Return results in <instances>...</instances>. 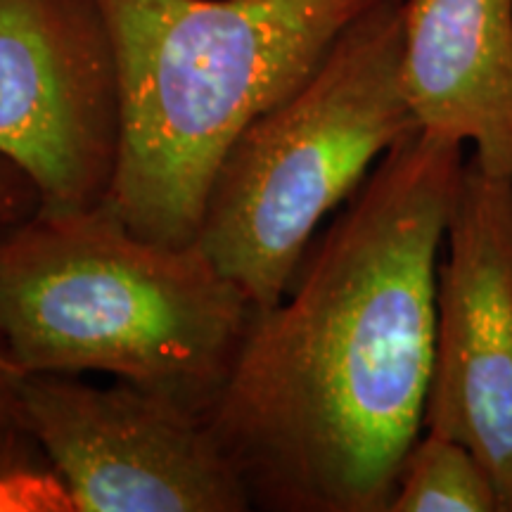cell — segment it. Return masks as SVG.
I'll list each match as a JSON object with an SVG mask.
<instances>
[{"label":"cell","mask_w":512,"mask_h":512,"mask_svg":"<svg viewBox=\"0 0 512 512\" xmlns=\"http://www.w3.org/2000/svg\"><path fill=\"white\" fill-rule=\"evenodd\" d=\"M382 0H100L119 72L107 207L143 238L197 242L216 171Z\"/></svg>","instance_id":"cell-2"},{"label":"cell","mask_w":512,"mask_h":512,"mask_svg":"<svg viewBox=\"0 0 512 512\" xmlns=\"http://www.w3.org/2000/svg\"><path fill=\"white\" fill-rule=\"evenodd\" d=\"M463 169V145L403 138L285 297L254 313L209 413L254 508L389 512L425 432L437 268Z\"/></svg>","instance_id":"cell-1"},{"label":"cell","mask_w":512,"mask_h":512,"mask_svg":"<svg viewBox=\"0 0 512 512\" xmlns=\"http://www.w3.org/2000/svg\"><path fill=\"white\" fill-rule=\"evenodd\" d=\"M256 306L192 245L107 204L0 228V328L19 373H105L209 418Z\"/></svg>","instance_id":"cell-3"},{"label":"cell","mask_w":512,"mask_h":512,"mask_svg":"<svg viewBox=\"0 0 512 512\" xmlns=\"http://www.w3.org/2000/svg\"><path fill=\"white\" fill-rule=\"evenodd\" d=\"M121 147L117 55L100 0H0V157L46 214L107 202Z\"/></svg>","instance_id":"cell-6"},{"label":"cell","mask_w":512,"mask_h":512,"mask_svg":"<svg viewBox=\"0 0 512 512\" xmlns=\"http://www.w3.org/2000/svg\"><path fill=\"white\" fill-rule=\"evenodd\" d=\"M19 368L12 363L0 328V439H31L19 413Z\"/></svg>","instance_id":"cell-12"},{"label":"cell","mask_w":512,"mask_h":512,"mask_svg":"<svg viewBox=\"0 0 512 512\" xmlns=\"http://www.w3.org/2000/svg\"><path fill=\"white\" fill-rule=\"evenodd\" d=\"M22 425L53 467L69 510H254L209 418L169 396L117 380L22 373Z\"/></svg>","instance_id":"cell-5"},{"label":"cell","mask_w":512,"mask_h":512,"mask_svg":"<svg viewBox=\"0 0 512 512\" xmlns=\"http://www.w3.org/2000/svg\"><path fill=\"white\" fill-rule=\"evenodd\" d=\"M389 512H501V503L470 448L425 432L403 458Z\"/></svg>","instance_id":"cell-9"},{"label":"cell","mask_w":512,"mask_h":512,"mask_svg":"<svg viewBox=\"0 0 512 512\" xmlns=\"http://www.w3.org/2000/svg\"><path fill=\"white\" fill-rule=\"evenodd\" d=\"M403 0L356 19L285 102L235 140L211 181L197 247L256 311L285 297L332 211L418 131L401 79Z\"/></svg>","instance_id":"cell-4"},{"label":"cell","mask_w":512,"mask_h":512,"mask_svg":"<svg viewBox=\"0 0 512 512\" xmlns=\"http://www.w3.org/2000/svg\"><path fill=\"white\" fill-rule=\"evenodd\" d=\"M441 256L425 432L470 448L512 512V183L465 162Z\"/></svg>","instance_id":"cell-7"},{"label":"cell","mask_w":512,"mask_h":512,"mask_svg":"<svg viewBox=\"0 0 512 512\" xmlns=\"http://www.w3.org/2000/svg\"><path fill=\"white\" fill-rule=\"evenodd\" d=\"M31 439H0V508L27 503V489L38 486L36 472L29 467Z\"/></svg>","instance_id":"cell-10"},{"label":"cell","mask_w":512,"mask_h":512,"mask_svg":"<svg viewBox=\"0 0 512 512\" xmlns=\"http://www.w3.org/2000/svg\"><path fill=\"white\" fill-rule=\"evenodd\" d=\"M41 207V197L31 178L10 159L0 157V228L29 219Z\"/></svg>","instance_id":"cell-11"},{"label":"cell","mask_w":512,"mask_h":512,"mask_svg":"<svg viewBox=\"0 0 512 512\" xmlns=\"http://www.w3.org/2000/svg\"><path fill=\"white\" fill-rule=\"evenodd\" d=\"M401 79L422 136L512 183V0H403Z\"/></svg>","instance_id":"cell-8"}]
</instances>
